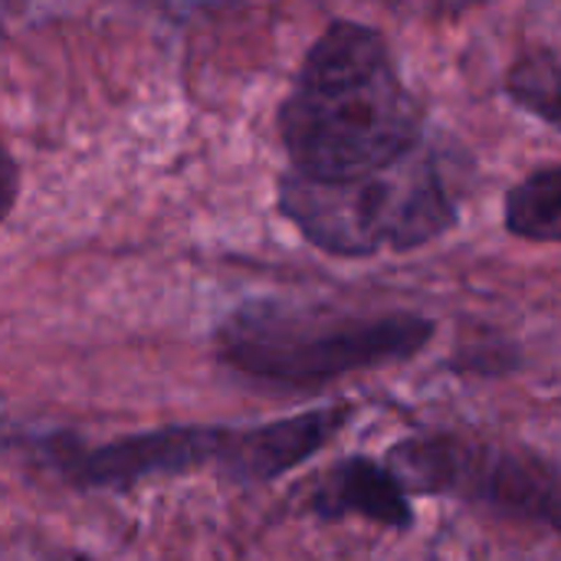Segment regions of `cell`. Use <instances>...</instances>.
Here are the masks:
<instances>
[{
	"mask_svg": "<svg viewBox=\"0 0 561 561\" xmlns=\"http://www.w3.org/2000/svg\"><path fill=\"white\" fill-rule=\"evenodd\" d=\"M411 496H447L549 529L561 539V463L513 440L424 431L388 450Z\"/></svg>",
	"mask_w": 561,
	"mask_h": 561,
	"instance_id": "5",
	"label": "cell"
},
{
	"mask_svg": "<svg viewBox=\"0 0 561 561\" xmlns=\"http://www.w3.org/2000/svg\"><path fill=\"white\" fill-rule=\"evenodd\" d=\"M437 322L421 312H335L283 299H250L217 329V355L233 371L279 388H319L358 371L417 358Z\"/></svg>",
	"mask_w": 561,
	"mask_h": 561,
	"instance_id": "2",
	"label": "cell"
},
{
	"mask_svg": "<svg viewBox=\"0 0 561 561\" xmlns=\"http://www.w3.org/2000/svg\"><path fill=\"white\" fill-rule=\"evenodd\" d=\"M276 125L293 171L309 178H358L424 145V108L388 39L355 20L329 23L309 46Z\"/></svg>",
	"mask_w": 561,
	"mask_h": 561,
	"instance_id": "1",
	"label": "cell"
},
{
	"mask_svg": "<svg viewBox=\"0 0 561 561\" xmlns=\"http://www.w3.org/2000/svg\"><path fill=\"white\" fill-rule=\"evenodd\" d=\"M306 510L325 523L365 519L394 533H411L417 523L411 493L401 477L388 467V460H371L365 454L342 457L325 473H319L306 496Z\"/></svg>",
	"mask_w": 561,
	"mask_h": 561,
	"instance_id": "6",
	"label": "cell"
},
{
	"mask_svg": "<svg viewBox=\"0 0 561 561\" xmlns=\"http://www.w3.org/2000/svg\"><path fill=\"white\" fill-rule=\"evenodd\" d=\"M72 561H79V559H72Z\"/></svg>",
	"mask_w": 561,
	"mask_h": 561,
	"instance_id": "10",
	"label": "cell"
},
{
	"mask_svg": "<svg viewBox=\"0 0 561 561\" xmlns=\"http://www.w3.org/2000/svg\"><path fill=\"white\" fill-rule=\"evenodd\" d=\"M276 201L316 250L339 260L411 253L460 220L457 201L424 145L358 178H309L289 168L279 178Z\"/></svg>",
	"mask_w": 561,
	"mask_h": 561,
	"instance_id": "3",
	"label": "cell"
},
{
	"mask_svg": "<svg viewBox=\"0 0 561 561\" xmlns=\"http://www.w3.org/2000/svg\"><path fill=\"white\" fill-rule=\"evenodd\" d=\"M355 404L339 401L253 427H164L76 454L69 477L89 486H131L148 477L214 470L233 483H273L332 444Z\"/></svg>",
	"mask_w": 561,
	"mask_h": 561,
	"instance_id": "4",
	"label": "cell"
},
{
	"mask_svg": "<svg viewBox=\"0 0 561 561\" xmlns=\"http://www.w3.org/2000/svg\"><path fill=\"white\" fill-rule=\"evenodd\" d=\"M506 95L561 131V56L549 49L519 56L506 72Z\"/></svg>",
	"mask_w": 561,
	"mask_h": 561,
	"instance_id": "8",
	"label": "cell"
},
{
	"mask_svg": "<svg viewBox=\"0 0 561 561\" xmlns=\"http://www.w3.org/2000/svg\"><path fill=\"white\" fill-rule=\"evenodd\" d=\"M503 224L529 243H561V164L526 174L503 197Z\"/></svg>",
	"mask_w": 561,
	"mask_h": 561,
	"instance_id": "7",
	"label": "cell"
},
{
	"mask_svg": "<svg viewBox=\"0 0 561 561\" xmlns=\"http://www.w3.org/2000/svg\"><path fill=\"white\" fill-rule=\"evenodd\" d=\"M16 194H20V168L13 161V154L0 145V220L10 214Z\"/></svg>",
	"mask_w": 561,
	"mask_h": 561,
	"instance_id": "9",
	"label": "cell"
}]
</instances>
